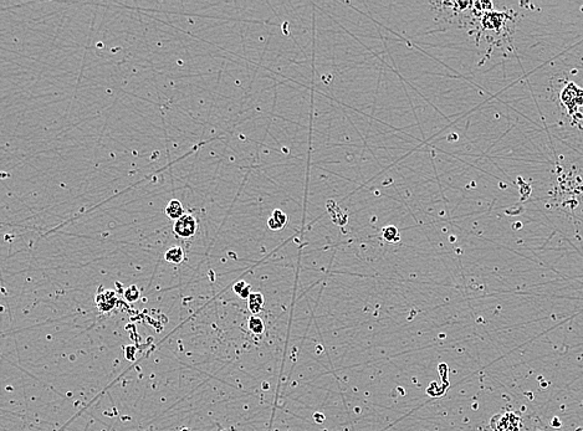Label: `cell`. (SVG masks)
<instances>
[{"instance_id":"277c9868","label":"cell","mask_w":583,"mask_h":431,"mask_svg":"<svg viewBox=\"0 0 583 431\" xmlns=\"http://www.w3.org/2000/svg\"><path fill=\"white\" fill-rule=\"evenodd\" d=\"M164 259L171 263H180L184 260V251L180 246H173L167 250Z\"/></svg>"},{"instance_id":"6da1fadb","label":"cell","mask_w":583,"mask_h":431,"mask_svg":"<svg viewBox=\"0 0 583 431\" xmlns=\"http://www.w3.org/2000/svg\"><path fill=\"white\" fill-rule=\"evenodd\" d=\"M173 230L179 237H192L197 233V220L190 214H184L180 219L176 220Z\"/></svg>"},{"instance_id":"7a4b0ae2","label":"cell","mask_w":583,"mask_h":431,"mask_svg":"<svg viewBox=\"0 0 583 431\" xmlns=\"http://www.w3.org/2000/svg\"><path fill=\"white\" fill-rule=\"evenodd\" d=\"M286 222H288V215L282 212V210L275 209L274 212H272L271 216L269 217L268 226L269 229L277 231L281 230V229L286 225Z\"/></svg>"},{"instance_id":"9c48e42d","label":"cell","mask_w":583,"mask_h":431,"mask_svg":"<svg viewBox=\"0 0 583 431\" xmlns=\"http://www.w3.org/2000/svg\"><path fill=\"white\" fill-rule=\"evenodd\" d=\"M125 297H126V300L130 302L137 301V300L139 299L138 288H137L136 286H131V287H128L125 292Z\"/></svg>"},{"instance_id":"8992f818","label":"cell","mask_w":583,"mask_h":431,"mask_svg":"<svg viewBox=\"0 0 583 431\" xmlns=\"http://www.w3.org/2000/svg\"><path fill=\"white\" fill-rule=\"evenodd\" d=\"M103 301H106V303L101 307V309H102V311H110V309L113 308L114 303H116V295H114V292H112V291H106V292H103V293H101V295H98L97 302H103Z\"/></svg>"},{"instance_id":"5b68a950","label":"cell","mask_w":583,"mask_h":431,"mask_svg":"<svg viewBox=\"0 0 583 431\" xmlns=\"http://www.w3.org/2000/svg\"><path fill=\"white\" fill-rule=\"evenodd\" d=\"M264 306V297L261 293L254 292L247 299V307L252 313H259Z\"/></svg>"},{"instance_id":"3957f363","label":"cell","mask_w":583,"mask_h":431,"mask_svg":"<svg viewBox=\"0 0 583 431\" xmlns=\"http://www.w3.org/2000/svg\"><path fill=\"white\" fill-rule=\"evenodd\" d=\"M166 214L169 219H180L184 215V208H183L182 203L179 200H176V199L169 201L166 206Z\"/></svg>"},{"instance_id":"30bf717a","label":"cell","mask_w":583,"mask_h":431,"mask_svg":"<svg viewBox=\"0 0 583 431\" xmlns=\"http://www.w3.org/2000/svg\"><path fill=\"white\" fill-rule=\"evenodd\" d=\"M247 286L249 285H247L245 281H239L238 283H235V285H234V291H235V293H238V295L240 296L242 295L243 291H244Z\"/></svg>"},{"instance_id":"52a82bcc","label":"cell","mask_w":583,"mask_h":431,"mask_svg":"<svg viewBox=\"0 0 583 431\" xmlns=\"http://www.w3.org/2000/svg\"><path fill=\"white\" fill-rule=\"evenodd\" d=\"M382 235H383V239L388 242H398L399 240H401L398 229H397L394 225L384 226V228H383V231H382Z\"/></svg>"},{"instance_id":"ba28073f","label":"cell","mask_w":583,"mask_h":431,"mask_svg":"<svg viewBox=\"0 0 583 431\" xmlns=\"http://www.w3.org/2000/svg\"><path fill=\"white\" fill-rule=\"evenodd\" d=\"M247 325H249L250 331L255 334H261L264 332V328H265L263 320L260 317H256V316H252V317L249 318Z\"/></svg>"}]
</instances>
